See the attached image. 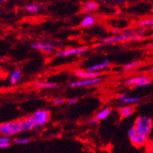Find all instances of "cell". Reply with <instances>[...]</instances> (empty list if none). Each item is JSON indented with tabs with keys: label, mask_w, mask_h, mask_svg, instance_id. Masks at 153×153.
I'll return each instance as SVG.
<instances>
[{
	"label": "cell",
	"mask_w": 153,
	"mask_h": 153,
	"mask_svg": "<svg viewBox=\"0 0 153 153\" xmlns=\"http://www.w3.org/2000/svg\"><path fill=\"white\" fill-rule=\"evenodd\" d=\"M134 127L141 134L149 136L152 129V120L147 116H139L135 120Z\"/></svg>",
	"instance_id": "1"
},
{
	"label": "cell",
	"mask_w": 153,
	"mask_h": 153,
	"mask_svg": "<svg viewBox=\"0 0 153 153\" xmlns=\"http://www.w3.org/2000/svg\"><path fill=\"white\" fill-rule=\"evenodd\" d=\"M127 135L132 145L135 147H141L145 145L148 141V136L139 132L134 126L128 130Z\"/></svg>",
	"instance_id": "2"
},
{
	"label": "cell",
	"mask_w": 153,
	"mask_h": 153,
	"mask_svg": "<svg viewBox=\"0 0 153 153\" xmlns=\"http://www.w3.org/2000/svg\"><path fill=\"white\" fill-rule=\"evenodd\" d=\"M20 132L19 121H10L2 123L0 125V133L2 136H13Z\"/></svg>",
	"instance_id": "3"
},
{
	"label": "cell",
	"mask_w": 153,
	"mask_h": 153,
	"mask_svg": "<svg viewBox=\"0 0 153 153\" xmlns=\"http://www.w3.org/2000/svg\"><path fill=\"white\" fill-rule=\"evenodd\" d=\"M34 118L35 127L38 128V127H42L45 123H47L50 119V114L47 110H38L35 111L32 114Z\"/></svg>",
	"instance_id": "4"
},
{
	"label": "cell",
	"mask_w": 153,
	"mask_h": 153,
	"mask_svg": "<svg viewBox=\"0 0 153 153\" xmlns=\"http://www.w3.org/2000/svg\"><path fill=\"white\" fill-rule=\"evenodd\" d=\"M133 30H125L123 32L122 34L120 35H115V36L109 37V38H105L103 39V42L105 44H109V43H116V42H124L126 40H130L131 37L134 35Z\"/></svg>",
	"instance_id": "5"
},
{
	"label": "cell",
	"mask_w": 153,
	"mask_h": 153,
	"mask_svg": "<svg viewBox=\"0 0 153 153\" xmlns=\"http://www.w3.org/2000/svg\"><path fill=\"white\" fill-rule=\"evenodd\" d=\"M101 82V79L92 78V79H81L78 81H72L68 84L70 88H80V87H88L92 86V85H98Z\"/></svg>",
	"instance_id": "6"
},
{
	"label": "cell",
	"mask_w": 153,
	"mask_h": 153,
	"mask_svg": "<svg viewBox=\"0 0 153 153\" xmlns=\"http://www.w3.org/2000/svg\"><path fill=\"white\" fill-rule=\"evenodd\" d=\"M88 49L87 48H67L64 50L59 51L56 54V57H67L70 56H74V55H79L83 54V53H87Z\"/></svg>",
	"instance_id": "7"
},
{
	"label": "cell",
	"mask_w": 153,
	"mask_h": 153,
	"mask_svg": "<svg viewBox=\"0 0 153 153\" xmlns=\"http://www.w3.org/2000/svg\"><path fill=\"white\" fill-rule=\"evenodd\" d=\"M19 123H20V128L21 132H24V131H30L31 129H35L36 128L32 115L26 117L25 119L19 120Z\"/></svg>",
	"instance_id": "8"
},
{
	"label": "cell",
	"mask_w": 153,
	"mask_h": 153,
	"mask_svg": "<svg viewBox=\"0 0 153 153\" xmlns=\"http://www.w3.org/2000/svg\"><path fill=\"white\" fill-rule=\"evenodd\" d=\"M30 47L34 49L42 51L44 53H53L56 50V47L49 43L32 42L30 44Z\"/></svg>",
	"instance_id": "9"
},
{
	"label": "cell",
	"mask_w": 153,
	"mask_h": 153,
	"mask_svg": "<svg viewBox=\"0 0 153 153\" xmlns=\"http://www.w3.org/2000/svg\"><path fill=\"white\" fill-rule=\"evenodd\" d=\"M75 76L82 79L99 78L101 74L99 72H91L88 71H76L74 73Z\"/></svg>",
	"instance_id": "10"
},
{
	"label": "cell",
	"mask_w": 153,
	"mask_h": 153,
	"mask_svg": "<svg viewBox=\"0 0 153 153\" xmlns=\"http://www.w3.org/2000/svg\"><path fill=\"white\" fill-rule=\"evenodd\" d=\"M148 80H149V77L147 76H144V75L134 76V77L126 80L124 82V85H127V86H135V85H138L141 82H144V81H148Z\"/></svg>",
	"instance_id": "11"
},
{
	"label": "cell",
	"mask_w": 153,
	"mask_h": 153,
	"mask_svg": "<svg viewBox=\"0 0 153 153\" xmlns=\"http://www.w3.org/2000/svg\"><path fill=\"white\" fill-rule=\"evenodd\" d=\"M109 64H110V61L109 59H105V60L99 62V63L94 64L92 66H91V67H88L87 71H91V72H98V71L104 70L106 67H108L109 66Z\"/></svg>",
	"instance_id": "12"
},
{
	"label": "cell",
	"mask_w": 153,
	"mask_h": 153,
	"mask_svg": "<svg viewBox=\"0 0 153 153\" xmlns=\"http://www.w3.org/2000/svg\"><path fill=\"white\" fill-rule=\"evenodd\" d=\"M118 99L121 103H123V104H133V103L137 102L140 100L138 97H130L129 95H126V94L120 95L118 96Z\"/></svg>",
	"instance_id": "13"
},
{
	"label": "cell",
	"mask_w": 153,
	"mask_h": 153,
	"mask_svg": "<svg viewBox=\"0 0 153 153\" xmlns=\"http://www.w3.org/2000/svg\"><path fill=\"white\" fill-rule=\"evenodd\" d=\"M134 109L132 106L126 105V106L120 107L119 109V113L121 118H126L133 114L134 113Z\"/></svg>",
	"instance_id": "14"
},
{
	"label": "cell",
	"mask_w": 153,
	"mask_h": 153,
	"mask_svg": "<svg viewBox=\"0 0 153 153\" xmlns=\"http://www.w3.org/2000/svg\"><path fill=\"white\" fill-rule=\"evenodd\" d=\"M34 88H57V85L56 83L47 82V81H38L34 85Z\"/></svg>",
	"instance_id": "15"
},
{
	"label": "cell",
	"mask_w": 153,
	"mask_h": 153,
	"mask_svg": "<svg viewBox=\"0 0 153 153\" xmlns=\"http://www.w3.org/2000/svg\"><path fill=\"white\" fill-rule=\"evenodd\" d=\"M95 23V17L93 15H87L85 16V18L83 19L81 23V26L84 28L92 26L93 24Z\"/></svg>",
	"instance_id": "16"
},
{
	"label": "cell",
	"mask_w": 153,
	"mask_h": 153,
	"mask_svg": "<svg viewBox=\"0 0 153 153\" xmlns=\"http://www.w3.org/2000/svg\"><path fill=\"white\" fill-rule=\"evenodd\" d=\"M111 112H112L111 108H105L104 109H102V110H101L98 113H96L95 118L98 120H102L106 119L107 117L111 114Z\"/></svg>",
	"instance_id": "17"
},
{
	"label": "cell",
	"mask_w": 153,
	"mask_h": 153,
	"mask_svg": "<svg viewBox=\"0 0 153 153\" xmlns=\"http://www.w3.org/2000/svg\"><path fill=\"white\" fill-rule=\"evenodd\" d=\"M21 76V72L19 70H14L10 76V82L11 85H14L18 83Z\"/></svg>",
	"instance_id": "18"
},
{
	"label": "cell",
	"mask_w": 153,
	"mask_h": 153,
	"mask_svg": "<svg viewBox=\"0 0 153 153\" xmlns=\"http://www.w3.org/2000/svg\"><path fill=\"white\" fill-rule=\"evenodd\" d=\"M24 10L27 11V12L30 13H37L40 11L41 7L39 5L35 4V3H31V4H27L25 6Z\"/></svg>",
	"instance_id": "19"
},
{
	"label": "cell",
	"mask_w": 153,
	"mask_h": 153,
	"mask_svg": "<svg viewBox=\"0 0 153 153\" xmlns=\"http://www.w3.org/2000/svg\"><path fill=\"white\" fill-rule=\"evenodd\" d=\"M99 8V4L95 2H87L86 5L84 6V11L85 12H90V11H94V10H98Z\"/></svg>",
	"instance_id": "20"
},
{
	"label": "cell",
	"mask_w": 153,
	"mask_h": 153,
	"mask_svg": "<svg viewBox=\"0 0 153 153\" xmlns=\"http://www.w3.org/2000/svg\"><path fill=\"white\" fill-rule=\"evenodd\" d=\"M139 65H140V62H138V61H134V62H129V63H127V64L123 66V71L124 72H127V71H130L131 70H133V69L137 67Z\"/></svg>",
	"instance_id": "21"
},
{
	"label": "cell",
	"mask_w": 153,
	"mask_h": 153,
	"mask_svg": "<svg viewBox=\"0 0 153 153\" xmlns=\"http://www.w3.org/2000/svg\"><path fill=\"white\" fill-rule=\"evenodd\" d=\"M138 24L141 27H153V17L145 19V20H139Z\"/></svg>",
	"instance_id": "22"
},
{
	"label": "cell",
	"mask_w": 153,
	"mask_h": 153,
	"mask_svg": "<svg viewBox=\"0 0 153 153\" xmlns=\"http://www.w3.org/2000/svg\"><path fill=\"white\" fill-rule=\"evenodd\" d=\"M30 139L27 137H20V138H16L13 140V143L16 145H27L30 142Z\"/></svg>",
	"instance_id": "23"
},
{
	"label": "cell",
	"mask_w": 153,
	"mask_h": 153,
	"mask_svg": "<svg viewBox=\"0 0 153 153\" xmlns=\"http://www.w3.org/2000/svg\"><path fill=\"white\" fill-rule=\"evenodd\" d=\"M133 31L135 34H137L140 36H142L145 34V29L143 27H137V28L134 29Z\"/></svg>",
	"instance_id": "24"
},
{
	"label": "cell",
	"mask_w": 153,
	"mask_h": 153,
	"mask_svg": "<svg viewBox=\"0 0 153 153\" xmlns=\"http://www.w3.org/2000/svg\"><path fill=\"white\" fill-rule=\"evenodd\" d=\"M11 141L9 137L6 136H2L0 137V144H10Z\"/></svg>",
	"instance_id": "25"
},
{
	"label": "cell",
	"mask_w": 153,
	"mask_h": 153,
	"mask_svg": "<svg viewBox=\"0 0 153 153\" xmlns=\"http://www.w3.org/2000/svg\"><path fill=\"white\" fill-rule=\"evenodd\" d=\"M151 83H152L151 80H148V81H144V82H141L140 83V84H138V85H135L134 87L135 88H142V87H145V86H147V85H149Z\"/></svg>",
	"instance_id": "26"
},
{
	"label": "cell",
	"mask_w": 153,
	"mask_h": 153,
	"mask_svg": "<svg viewBox=\"0 0 153 153\" xmlns=\"http://www.w3.org/2000/svg\"><path fill=\"white\" fill-rule=\"evenodd\" d=\"M65 100L63 99H62V98H59V99H56L53 100V104L56 105H62V104H63Z\"/></svg>",
	"instance_id": "27"
},
{
	"label": "cell",
	"mask_w": 153,
	"mask_h": 153,
	"mask_svg": "<svg viewBox=\"0 0 153 153\" xmlns=\"http://www.w3.org/2000/svg\"><path fill=\"white\" fill-rule=\"evenodd\" d=\"M79 101L78 98H72V99H69L67 103H68L70 105H74L76 103H77V102Z\"/></svg>",
	"instance_id": "28"
},
{
	"label": "cell",
	"mask_w": 153,
	"mask_h": 153,
	"mask_svg": "<svg viewBox=\"0 0 153 153\" xmlns=\"http://www.w3.org/2000/svg\"><path fill=\"white\" fill-rule=\"evenodd\" d=\"M97 122H98V120H97L95 117H94V118H91V119H90L88 120V123H89V124H94V123H96Z\"/></svg>",
	"instance_id": "29"
},
{
	"label": "cell",
	"mask_w": 153,
	"mask_h": 153,
	"mask_svg": "<svg viewBox=\"0 0 153 153\" xmlns=\"http://www.w3.org/2000/svg\"><path fill=\"white\" fill-rule=\"evenodd\" d=\"M10 145V144H0V148L1 149H6V148H8Z\"/></svg>",
	"instance_id": "30"
},
{
	"label": "cell",
	"mask_w": 153,
	"mask_h": 153,
	"mask_svg": "<svg viewBox=\"0 0 153 153\" xmlns=\"http://www.w3.org/2000/svg\"><path fill=\"white\" fill-rule=\"evenodd\" d=\"M149 48H153V43H152V44H151V45H149Z\"/></svg>",
	"instance_id": "31"
},
{
	"label": "cell",
	"mask_w": 153,
	"mask_h": 153,
	"mask_svg": "<svg viewBox=\"0 0 153 153\" xmlns=\"http://www.w3.org/2000/svg\"><path fill=\"white\" fill-rule=\"evenodd\" d=\"M152 147H153V137L152 138Z\"/></svg>",
	"instance_id": "32"
},
{
	"label": "cell",
	"mask_w": 153,
	"mask_h": 153,
	"mask_svg": "<svg viewBox=\"0 0 153 153\" xmlns=\"http://www.w3.org/2000/svg\"><path fill=\"white\" fill-rule=\"evenodd\" d=\"M152 13H153V10H152Z\"/></svg>",
	"instance_id": "33"
}]
</instances>
